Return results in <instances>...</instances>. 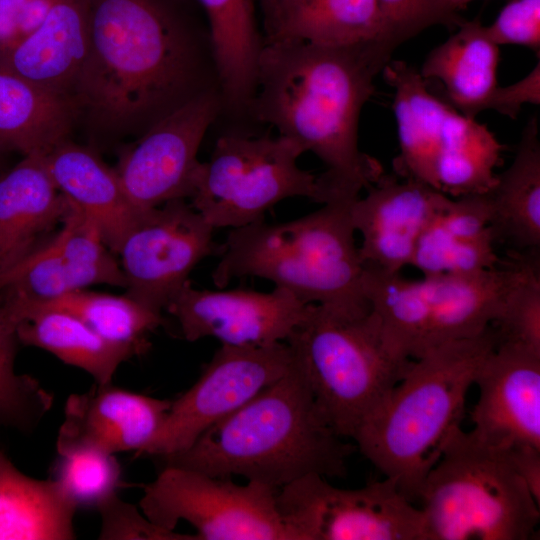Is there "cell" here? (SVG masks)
<instances>
[{"label":"cell","instance_id":"obj_28","mask_svg":"<svg viewBox=\"0 0 540 540\" xmlns=\"http://www.w3.org/2000/svg\"><path fill=\"white\" fill-rule=\"evenodd\" d=\"M496 241L516 252L540 247V138L537 115L524 127L513 162L485 192Z\"/></svg>","mask_w":540,"mask_h":540},{"label":"cell","instance_id":"obj_8","mask_svg":"<svg viewBox=\"0 0 540 540\" xmlns=\"http://www.w3.org/2000/svg\"><path fill=\"white\" fill-rule=\"evenodd\" d=\"M502 265V264H501ZM510 262L471 274H381L369 287L371 309L392 347L417 359L447 342L475 337L495 322L514 277Z\"/></svg>","mask_w":540,"mask_h":540},{"label":"cell","instance_id":"obj_11","mask_svg":"<svg viewBox=\"0 0 540 540\" xmlns=\"http://www.w3.org/2000/svg\"><path fill=\"white\" fill-rule=\"evenodd\" d=\"M277 503L290 540H424L420 508L389 478L345 489L309 474L279 488Z\"/></svg>","mask_w":540,"mask_h":540},{"label":"cell","instance_id":"obj_31","mask_svg":"<svg viewBox=\"0 0 540 540\" xmlns=\"http://www.w3.org/2000/svg\"><path fill=\"white\" fill-rule=\"evenodd\" d=\"M210 24L212 52L229 108L248 109L255 93L257 65L263 45L252 0H199Z\"/></svg>","mask_w":540,"mask_h":540},{"label":"cell","instance_id":"obj_24","mask_svg":"<svg viewBox=\"0 0 540 540\" xmlns=\"http://www.w3.org/2000/svg\"><path fill=\"white\" fill-rule=\"evenodd\" d=\"M486 194L452 198L429 222L411 266L423 276L471 274L502 264Z\"/></svg>","mask_w":540,"mask_h":540},{"label":"cell","instance_id":"obj_41","mask_svg":"<svg viewBox=\"0 0 540 540\" xmlns=\"http://www.w3.org/2000/svg\"><path fill=\"white\" fill-rule=\"evenodd\" d=\"M30 0H0V48L13 38L16 22Z\"/></svg>","mask_w":540,"mask_h":540},{"label":"cell","instance_id":"obj_26","mask_svg":"<svg viewBox=\"0 0 540 540\" xmlns=\"http://www.w3.org/2000/svg\"><path fill=\"white\" fill-rule=\"evenodd\" d=\"M0 313L16 331L19 343L41 348L65 364L90 374L97 384L112 382L118 367L136 353L107 340L78 317L55 308H11Z\"/></svg>","mask_w":540,"mask_h":540},{"label":"cell","instance_id":"obj_4","mask_svg":"<svg viewBox=\"0 0 540 540\" xmlns=\"http://www.w3.org/2000/svg\"><path fill=\"white\" fill-rule=\"evenodd\" d=\"M498 344L493 326L413 359L383 402L356 429L355 447L410 500L461 427L466 398Z\"/></svg>","mask_w":540,"mask_h":540},{"label":"cell","instance_id":"obj_12","mask_svg":"<svg viewBox=\"0 0 540 540\" xmlns=\"http://www.w3.org/2000/svg\"><path fill=\"white\" fill-rule=\"evenodd\" d=\"M292 362L286 342L258 347L221 345L193 386L171 402L143 455L162 458L187 449L205 430L280 379Z\"/></svg>","mask_w":540,"mask_h":540},{"label":"cell","instance_id":"obj_42","mask_svg":"<svg viewBox=\"0 0 540 540\" xmlns=\"http://www.w3.org/2000/svg\"><path fill=\"white\" fill-rule=\"evenodd\" d=\"M473 0H437L433 24L458 25L459 11L463 10Z\"/></svg>","mask_w":540,"mask_h":540},{"label":"cell","instance_id":"obj_18","mask_svg":"<svg viewBox=\"0 0 540 540\" xmlns=\"http://www.w3.org/2000/svg\"><path fill=\"white\" fill-rule=\"evenodd\" d=\"M365 197L351 205V221L362 236L364 267L398 273L411 265L422 233L451 197L418 181L382 173Z\"/></svg>","mask_w":540,"mask_h":540},{"label":"cell","instance_id":"obj_19","mask_svg":"<svg viewBox=\"0 0 540 540\" xmlns=\"http://www.w3.org/2000/svg\"><path fill=\"white\" fill-rule=\"evenodd\" d=\"M472 431L501 447L540 448V353L498 342L481 364Z\"/></svg>","mask_w":540,"mask_h":540},{"label":"cell","instance_id":"obj_27","mask_svg":"<svg viewBox=\"0 0 540 540\" xmlns=\"http://www.w3.org/2000/svg\"><path fill=\"white\" fill-rule=\"evenodd\" d=\"M458 27L428 54L419 73L425 80H439L452 107L475 118L488 109L499 86V46L490 39L478 18L461 21Z\"/></svg>","mask_w":540,"mask_h":540},{"label":"cell","instance_id":"obj_36","mask_svg":"<svg viewBox=\"0 0 540 540\" xmlns=\"http://www.w3.org/2000/svg\"><path fill=\"white\" fill-rule=\"evenodd\" d=\"M96 510L101 517V540H197L195 534L166 530L150 521L133 504L117 493L101 502Z\"/></svg>","mask_w":540,"mask_h":540},{"label":"cell","instance_id":"obj_1","mask_svg":"<svg viewBox=\"0 0 540 540\" xmlns=\"http://www.w3.org/2000/svg\"><path fill=\"white\" fill-rule=\"evenodd\" d=\"M391 57L378 42H263L249 109L326 165L319 176L332 196H359L384 172L360 150L358 126L374 80Z\"/></svg>","mask_w":540,"mask_h":540},{"label":"cell","instance_id":"obj_25","mask_svg":"<svg viewBox=\"0 0 540 540\" xmlns=\"http://www.w3.org/2000/svg\"><path fill=\"white\" fill-rule=\"evenodd\" d=\"M263 13L264 42L302 41L324 46L381 44L378 0H270Z\"/></svg>","mask_w":540,"mask_h":540},{"label":"cell","instance_id":"obj_39","mask_svg":"<svg viewBox=\"0 0 540 540\" xmlns=\"http://www.w3.org/2000/svg\"><path fill=\"white\" fill-rule=\"evenodd\" d=\"M540 103V62L521 80L495 90L487 110L516 118L524 104Z\"/></svg>","mask_w":540,"mask_h":540},{"label":"cell","instance_id":"obj_33","mask_svg":"<svg viewBox=\"0 0 540 540\" xmlns=\"http://www.w3.org/2000/svg\"><path fill=\"white\" fill-rule=\"evenodd\" d=\"M515 273L493 323L498 342L523 346L540 353L539 251L516 252Z\"/></svg>","mask_w":540,"mask_h":540},{"label":"cell","instance_id":"obj_35","mask_svg":"<svg viewBox=\"0 0 540 540\" xmlns=\"http://www.w3.org/2000/svg\"><path fill=\"white\" fill-rule=\"evenodd\" d=\"M53 477L79 507H93L117 493L123 485L115 455L90 448L57 452Z\"/></svg>","mask_w":540,"mask_h":540},{"label":"cell","instance_id":"obj_30","mask_svg":"<svg viewBox=\"0 0 540 540\" xmlns=\"http://www.w3.org/2000/svg\"><path fill=\"white\" fill-rule=\"evenodd\" d=\"M78 115L71 97L0 70V150L47 154L68 139Z\"/></svg>","mask_w":540,"mask_h":540},{"label":"cell","instance_id":"obj_5","mask_svg":"<svg viewBox=\"0 0 540 540\" xmlns=\"http://www.w3.org/2000/svg\"><path fill=\"white\" fill-rule=\"evenodd\" d=\"M341 196L291 221L264 220L233 228L222 245L213 283L254 276L272 281L299 300L357 317L370 311L364 295V266L355 243L351 205Z\"/></svg>","mask_w":540,"mask_h":540},{"label":"cell","instance_id":"obj_9","mask_svg":"<svg viewBox=\"0 0 540 540\" xmlns=\"http://www.w3.org/2000/svg\"><path fill=\"white\" fill-rule=\"evenodd\" d=\"M303 153L282 135L221 136L201 163L190 204L214 229L264 220L266 211L287 198L324 204L329 196L320 177L298 166Z\"/></svg>","mask_w":540,"mask_h":540},{"label":"cell","instance_id":"obj_34","mask_svg":"<svg viewBox=\"0 0 540 540\" xmlns=\"http://www.w3.org/2000/svg\"><path fill=\"white\" fill-rule=\"evenodd\" d=\"M17 343L16 331L0 314V425L31 432L54 397L36 378L15 372Z\"/></svg>","mask_w":540,"mask_h":540},{"label":"cell","instance_id":"obj_3","mask_svg":"<svg viewBox=\"0 0 540 540\" xmlns=\"http://www.w3.org/2000/svg\"><path fill=\"white\" fill-rule=\"evenodd\" d=\"M355 446L318 409L294 358L289 370L187 449L160 458L212 476L279 489L303 476L342 477Z\"/></svg>","mask_w":540,"mask_h":540},{"label":"cell","instance_id":"obj_29","mask_svg":"<svg viewBox=\"0 0 540 540\" xmlns=\"http://www.w3.org/2000/svg\"><path fill=\"white\" fill-rule=\"evenodd\" d=\"M77 509L54 479L23 474L0 448V540L75 539Z\"/></svg>","mask_w":540,"mask_h":540},{"label":"cell","instance_id":"obj_21","mask_svg":"<svg viewBox=\"0 0 540 540\" xmlns=\"http://www.w3.org/2000/svg\"><path fill=\"white\" fill-rule=\"evenodd\" d=\"M88 42V0H56L35 31L0 48V70L72 98Z\"/></svg>","mask_w":540,"mask_h":540},{"label":"cell","instance_id":"obj_40","mask_svg":"<svg viewBox=\"0 0 540 540\" xmlns=\"http://www.w3.org/2000/svg\"><path fill=\"white\" fill-rule=\"evenodd\" d=\"M505 449L515 470L540 504V448L514 446Z\"/></svg>","mask_w":540,"mask_h":540},{"label":"cell","instance_id":"obj_22","mask_svg":"<svg viewBox=\"0 0 540 540\" xmlns=\"http://www.w3.org/2000/svg\"><path fill=\"white\" fill-rule=\"evenodd\" d=\"M45 160L58 190L92 221L109 250L117 253L151 209L137 208L115 168L88 147L66 139L49 151Z\"/></svg>","mask_w":540,"mask_h":540},{"label":"cell","instance_id":"obj_16","mask_svg":"<svg viewBox=\"0 0 540 540\" xmlns=\"http://www.w3.org/2000/svg\"><path fill=\"white\" fill-rule=\"evenodd\" d=\"M312 304L288 290H200L190 281L169 302L183 337L194 342L213 337L221 345L258 347L285 342L305 319Z\"/></svg>","mask_w":540,"mask_h":540},{"label":"cell","instance_id":"obj_23","mask_svg":"<svg viewBox=\"0 0 540 540\" xmlns=\"http://www.w3.org/2000/svg\"><path fill=\"white\" fill-rule=\"evenodd\" d=\"M43 153L24 155L0 176V276L43 243L69 201L56 187Z\"/></svg>","mask_w":540,"mask_h":540},{"label":"cell","instance_id":"obj_15","mask_svg":"<svg viewBox=\"0 0 540 540\" xmlns=\"http://www.w3.org/2000/svg\"><path fill=\"white\" fill-rule=\"evenodd\" d=\"M381 73L394 89L400 147L393 160L394 174L436 190L437 172L478 143L488 127L436 98L410 64L391 59Z\"/></svg>","mask_w":540,"mask_h":540},{"label":"cell","instance_id":"obj_17","mask_svg":"<svg viewBox=\"0 0 540 540\" xmlns=\"http://www.w3.org/2000/svg\"><path fill=\"white\" fill-rule=\"evenodd\" d=\"M70 205L60 231L0 276V297L45 302L95 284L125 286L97 227Z\"/></svg>","mask_w":540,"mask_h":540},{"label":"cell","instance_id":"obj_32","mask_svg":"<svg viewBox=\"0 0 540 540\" xmlns=\"http://www.w3.org/2000/svg\"><path fill=\"white\" fill-rule=\"evenodd\" d=\"M11 308H55L66 311L87 324L109 341L131 348L136 355L149 348L148 336L164 324L163 316L127 294L76 290L45 302H27L0 297Z\"/></svg>","mask_w":540,"mask_h":540},{"label":"cell","instance_id":"obj_2","mask_svg":"<svg viewBox=\"0 0 540 540\" xmlns=\"http://www.w3.org/2000/svg\"><path fill=\"white\" fill-rule=\"evenodd\" d=\"M89 42L72 92L79 114L114 133L142 134L210 88L198 50L160 0H88Z\"/></svg>","mask_w":540,"mask_h":540},{"label":"cell","instance_id":"obj_13","mask_svg":"<svg viewBox=\"0 0 540 540\" xmlns=\"http://www.w3.org/2000/svg\"><path fill=\"white\" fill-rule=\"evenodd\" d=\"M213 231L186 199L151 209L116 253L125 294L161 313L189 282L194 267L219 249Z\"/></svg>","mask_w":540,"mask_h":540},{"label":"cell","instance_id":"obj_38","mask_svg":"<svg viewBox=\"0 0 540 540\" xmlns=\"http://www.w3.org/2000/svg\"><path fill=\"white\" fill-rule=\"evenodd\" d=\"M485 29L498 46H525L537 53L539 58L540 0H512Z\"/></svg>","mask_w":540,"mask_h":540},{"label":"cell","instance_id":"obj_20","mask_svg":"<svg viewBox=\"0 0 540 540\" xmlns=\"http://www.w3.org/2000/svg\"><path fill=\"white\" fill-rule=\"evenodd\" d=\"M171 400L158 399L115 387L95 384L72 394L64 407L57 452L90 448L115 455L134 451L143 455L161 428Z\"/></svg>","mask_w":540,"mask_h":540},{"label":"cell","instance_id":"obj_43","mask_svg":"<svg viewBox=\"0 0 540 540\" xmlns=\"http://www.w3.org/2000/svg\"><path fill=\"white\" fill-rule=\"evenodd\" d=\"M262 1V7H265L270 0H261Z\"/></svg>","mask_w":540,"mask_h":540},{"label":"cell","instance_id":"obj_7","mask_svg":"<svg viewBox=\"0 0 540 540\" xmlns=\"http://www.w3.org/2000/svg\"><path fill=\"white\" fill-rule=\"evenodd\" d=\"M285 342L318 409L343 438H352L412 363L390 346L371 310L349 317L312 304Z\"/></svg>","mask_w":540,"mask_h":540},{"label":"cell","instance_id":"obj_6","mask_svg":"<svg viewBox=\"0 0 540 540\" xmlns=\"http://www.w3.org/2000/svg\"><path fill=\"white\" fill-rule=\"evenodd\" d=\"M417 500L424 540H528L540 504L505 448L458 428L428 472Z\"/></svg>","mask_w":540,"mask_h":540},{"label":"cell","instance_id":"obj_14","mask_svg":"<svg viewBox=\"0 0 540 540\" xmlns=\"http://www.w3.org/2000/svg\"><path fill=\"white\" fill-rule=\"evenodd\" d=\"M221 100L207 89L157 121L120 155L115 168L131 202L149 210L193 194L202 139Z\"/></svg>","mask_w":540,"mask_h":540},{"label":"cell","instance_id":"obj_10","mask_svg":"<svg viewBox=\"0 0 540 540\" xmlns=\"http://www.w3.org/2000/svg\"><path fill=\"white\" fill-rule=\"evenodd\" d=\"M277 491L257 481L240 485L230 478L164 465L144 486L139 507L166 530L188 522L197 540H290Z\"/></svg>","mask_w":540,"mask_h":540},{"label":"cell","instance_id":"obj_37","mask_svg":"<svg viewBox=\"0 0 540 540\" xmlns=\"http://www.w3.org/2000/svg\"><path fill=\"white\" fill-rule=\"evenodd\" d=\"M437 0H378L382 33L381 44L393 54L406 40L434 25Z\"/></svg>","mask_w":540,"mask_h":540}]
</instances>
